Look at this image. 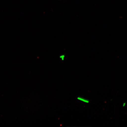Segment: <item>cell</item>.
Here are the masks:
<instances>
[{
    "instance_id": "1",
    "label": "cell",
    "mask_w": 127,
    "mask_h": 127,
    "mask_svg": "<svg viewBox=\"0 0 127 127\" xmlns=\"http://www.w3.org/2000/svg\"><path fill=\"white\" fill-rule=\"evenodd\" d=\"M77 99L83 101L84 102L87 103H89V102L90 101L88 99H85V98H84L83 97H78Z\"/></svg>"
},
{
    "instance_id": "2",
    "label": "cell",
    "mask_w": 127,
    "mask_h": 127,
    "mask_svg": "<svg viewBox=\"0 0 127 127\" xmlns=\"http://www.w3.org/2000/svg\"><path fill=\"white\" fill-rule=\"evenodd\" d=\"M60 58H61L62 60H64V55H61V56H60Z\"/></svg>"
},
{
    "instance_id": "3",
    "label": "cell",
    "mask_w": 127,
    "mask_h": 127,
    "mask_svg": "<svg viewBox=\"0 0 127 127\" xmlns=\"http://www.w3.org/2000/svg\"><path fill=\"white\" fill-rule=\"evenodd\" d=\"M126 102H124L123 103V107H125V105H126Z\"/></svg>"
}]
</instances>
